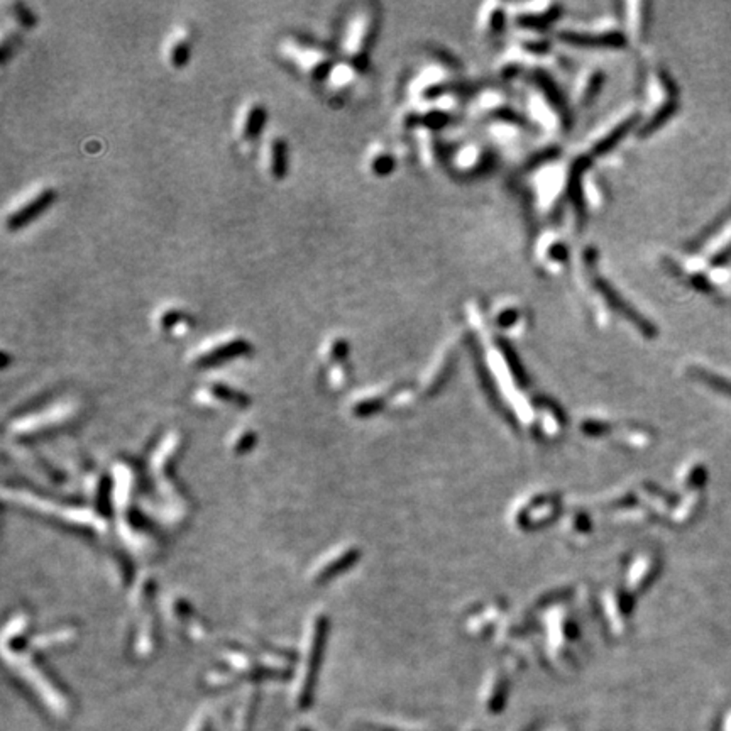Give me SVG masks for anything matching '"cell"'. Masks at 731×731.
Masks as SVG:
<instances>
[{
	"label": "cell",
	"instance_id": "1",
	"mask_svg": "<svg viewBox=\"0 0 731 731\" xmlns=\"http://www.w3.org/2000/svg\"><path fill=\"white\" fill-rule=\"evenodd\" d=\"M327 628H329V622L322 615H315L308 625L303 667L302 674H300L298 691H296V705L302 709L308 708L314 699L315 682H317L320 661H322L323 654V643L327 640Z\"/></svg>",
	"mask_w": 731,
	"mask_h": 731
},
{
	"label": "cell",
	"instance_id": "2",
	"mask_svg": "<svg viewBox=\"0 0 731 731\" xmlns=\"http://www.w3.org/2000/svg\"><path fill=\"white\" fill-rule=\"evenodd\" d=\"M176 433L178 432L166 433V437L156 445L151 456V479L154 495L160 501L166 500L169 513H175V505L178 509H185V505L180 501V493L173 486L171 477V459L176 454L178 447H180V438H178Z\"/></svg>",
	"mask_w": 731,
	"mask_h": 731
},
{
	"label": "cell",
	"instance_id": "3",
	"mask_svg": "<svg viewBox=\"0 0 731 731\" xmlns=\"http://www.w3.org/2000/svg\"><path fill=\"white\" fill-rule=\"evenodd\" d=\"M154 583L146 578L136 587V594L132 598L134 613L137 616V623H134L132 633V649L137 655H149L154 649L156 640V628H154Z\"/></svg>",
	"mask_w": 731,
	"mask_h": 731
},
{
	"label": "cell",
	"instance_id": "4",
	"mask_svg": "<svg viewBox=\"0 0 731 731\" xmlns=\"http://www.w3.org/2000/svg\"><path fill=\"white\" fill-rule=\"evenodd\" d=\"M252 353V346L247 339L244 337H231L222 342H217L207 349H200L192 359V364L197 369H213L220 367L225 362L237 361L240 357H246Z\"/></svg>",
	"mask_w": 731,
	"mask_h": 731
},
{
	"label": "cell",
	"instance_id": "5",
	"mask_svg": "<svg viewBox=\"0 0 731 731\" xmlns=\"http://www.w3.org/2000/svg\"><path fill=\"white\" fill-rule=\"evenodd\" d=\"M56 201V190L54 188H41L38 193H34L29 200L19 205L15 210H12L6 219L7 231L17 232L21 229L27 227L38 220L43 213L49 210L51 205Z\"/></svg>",
	"mask_w": 731,
	"mask_h": 731
},
{
	"label": "cell",
	"instance_id": "6",
	"mask_svg": "<svg viewBox=\"0 0 731 731\" xmlns=\"http://www.w3.org/2000/svg\"><path fill=\"white\" fill-rule=\"evenodd\" d=\"M286 49L296 65L315 80H322L332 71V59L327 56L322 47L315 46L314 43H303L302 39H298L290 43Z\"/></svg>",
	"mask_w": 731,
	"mask_h": 731
},
{
	"label": "cell",
	"instance_id": "7",
	"mask_svg": "<svg viewBox=\"0 0 731 731\" xmlns=\"http://www.w3.org/2000/svg\"><path fill=\"white\" fill-rule=\"evenodd\" d=\"M195 400L203 406L212 408H229V410H244L251 403V398L244 391L236 390L234 386L225 383L215 381L201 386L197 391Z\"/></svg>",
	"mask_w": 731,
	"mask_h": 731
},
{
	"label": "cell",
	"instance_id": "8",
	"mask_svg": "<svg viewBox=\"0 0 731 731\" xmlns=\"http://www.w3.org/2000/svg\"><path fill=\"white\" fill-rule=\"evenodd\" d=\"M374 26H376V21L371 15V12H362L361 17H357V21L354 22V27H351L349 38H347V54L353 59L354 68L364 65L367 56L366 53L373 43L374 33H376Z\"/></svg>",
	"mask_w": 731,
	"mask_h": 731
},
{
	"label": "cell",
	"instance_id": "9",
	"mask_svg": "<svg viewBox=\"0 0 731 731\" xmlns=\"http://www.w3.org/2000/svg\"><path fill=\"white\" fill-rule=\"evenodd\" d=\"M169 613H171L175 625L178 623L181 633L190 640H205L208 637V628L203 620L197 615L195 608L181 598H173L169 603Z\"/></svg>",
	"mask_w": 731,
	"mask_h": 731
},
{
	"label": "cell",
	"instance_id": "10",
	"mask_svg": "<svg viewBox=\"0 0 731 731\" xmlns=\"http://www.w3.org/2000/svg\"><path fill=\"white\" fill-rule=\"evenodd\" d=\"M357 557V552L354 548H335L330 554L323 555L322 559L315 564L314 571L310 572V579L315 584H325L327 580L334 579L335 576L346 571L354 559Z\"/></svg>",
	"mask_w": 731,
	"mask_h": 731
},
{
	"label": "cell",
	"instance_id": "11",
	"mask_svg": "<svg viewBox=\"0 0 731 731\" xmlns=\"http://www.w3.org/2000/svg\"><path fill=\"white\" fill-rule=\"evenodd\" d=\"M347 354H349V344L344 337H335L325 351V361L327 366H330L329 369V385L332 388H341L344 385V379L341 369L346 364Z\"/></svg>",
	"mask_w": 731,
	"mask_h": 731
},
{
	"label": "cell",
	"instance_id": "12",
	"mask_svg": "<svg viewBox=\"0 0 731 731\" xmlns=\"http://www.w3.org/2000/svg\"><path fill=\"white\" fill-rule=\"evenodd\" d=\"M268 169L272 180L283 181L290 169V151L283 137H275L268 146Z\"/></svg>",
	"mask_w": 731,
	"mask_h": 731
},
{
	"label": "cell",
	"instance_id": "13",
	"mask_svg": "<svg viewBox=\"0 0 731 731\" xmlns=\"http://www.w3.org/2000/svg\"><path fill=\"white\" fill-rule=\"evenodd\" d=\"M268 122V110L266 107L259 102L249 105L246 114L243 117V124H240V137L244 142H254L258 141L263 134L264 128H266Z\"/></svg>",
	"mask_w": 731,
	"mask_h": 731
},
{
	"label": "cell",
	"instance_id": "14",
	"mask_svg": "<svg viewBox=\"0 0 731 731\" xmlns=\"http://www.w3.org/2000/svg\"><path fill=\"white\" fill-rule=\"evenodd\" d=\"M157 323H160V329L166 332V334L180 335L192 327V318H190L183 310L169 308V310H164L163 314L160 315Z\"/></svg>",
	"mask_w": 731,
	"mask_h": 731
},
{
	"label": "cell",
	"instance_id": "15",
	"mask_svg": "<svg viewBox=\"0 0 731 731\" xmlns=\"http://www.w3.org/2000/svg\"><path fill=\"white\" fill-rule=\"evenodd\" d=\"M192 58V43L187 38H176L169 46V63L173 68L181 70Z\"/></svg>",
	"mask_w": 731,
	"mask_h": 731
},
{
	"label": "cell",
	"instance_id": "16",
	"mask_svg": "<svg viewBox=\"0 0 731 731\" xmlns=\"http://www.w3.org/2000/svg\"><path fill=\"white\" fill-rule=\"evenodd\" d=\"M256 444V432L254 430L247 429V426H240L237 429L231 437V450L236 456H243L247 454L249 450L254 447Z\"/></svg>",
	"mask_w": 731,
	"mask_h": 731
},
{
	"label": "cell",
	"instance_id": "17",
	"mask_svg": "<svg viewBox=\"0 0 731 731\" xmlns=\"http://www.w3.org/2000/svg\"><path fill=\"white\" fill-rule=\"evenodd\" d=\"M393 168H394V160L391 157V154L388 151H385V149L376 151L373 156H371V171H373L374 175H379V176L388 175Z\"/></svg>",
	"mask_w": 731,
	"mask_h": 731
},
{
	"label": "cell",
	"instance_id": "18",
	"mask_svg": "<svg viewBox=\"0 0 731 731\" xmlns=\"http://www.w3.org/2000/svg\"><path fill=\"white\" fill-rule=\"evenodd\" d=\"M730 219H731V203L728 205V207H726V210H725V212H723V213H721V215H720V217H718V219H716V220H714V222H713V224H711L708 229H706V231H702V234H701V236H699L696 240H694V246H693V249H698V247H701V246H702V244H705V240H708V239H709V237H713L714 234H716V232H718V231H720V229L723 227V225H725L726 222H728V220H730Z\"/></svg>",
	"mask_w": 731,
	"mask_h": 731
},
{
	"label": "cell",
	"instance_id": "19",
	"mask_svg": "<svg viewBox=\"0 0 731 731\" xmlns=\"http://www.w3.org/2000/svg\"><path fill=\"white\" fill-rule=\"evenodd\" d=\"M14 9V19L24 27H33L36 24V17L33 12L29 10V7H26L24 3H14L12 6Z\"/></svg>",
	"mask_w": 731,
	"mask_h": 731
},
{
	"label": "cell",
	"instance_id": "20",
	"mask_svg": "<svg viewBox=\"0 0 731 731\" xmlns=\"http://www.w3.org/2000/svg\"><path fill=\"white\" fill-rule=\"evenodd\" d=\"M730 259H731V244H728L726 247H723L718 254L713 256V259H711V266H723V264L728 263Z\"/></svg>",
	"mask_w": 731,
	"mask_h": 731
}]
</instances>
